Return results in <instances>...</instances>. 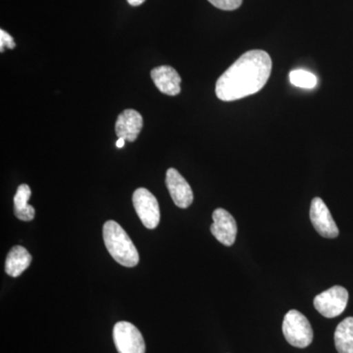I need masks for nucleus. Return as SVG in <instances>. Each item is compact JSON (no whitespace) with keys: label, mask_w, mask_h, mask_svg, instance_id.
Wrapping results in <instances>:
<instances>
[{"label":"nucleus","mask_w":353,"mask_h":353,"mask_svg":"<svg viewBox=\"0 0 353 353\" xmlns=\"http://www.w3.org/2000/svg\"><path fill=\"white\" fill-rule=\"evenodd\" d=\"M272 60L264 50H250L241 55L216 83L215 92L223 101L245 99L259 92L270 78Z\"/></svg>","instance_id":"obj_1"},{"label":"nucleus","mask_w":353,"mask_h":353,"mask_svg":"<svg viewBox=\"0 0 353 353\" xmlns=\"http://www.w3.org/2000/svg\"><path fill=\"white\" fill-rule=\"evenodd\" d=\"M103 240L111 256L125 267L139 264L138 250L125 230L115 221H108L103 226Z\"/></svg>","instance_id":"obj_2"},{"label":"nucleus","mask_w":353,"mask_h":353,"mask_svg":"<svg viewBox=\"0 0 353 353\" xmlns=\"http://www.w3.org/2000/svg\"><path fill=\"white\" fill-rule=\"evenodd\" d=\"M282 329L285 340L292 347L305 348L312 343L313 330L310 322L296 309L285 314Z\"/></svg>","instance_id":"obj_3"},{"label":"nucleus","mask_w":353,"mask_h":353,"mask_svg":"<svg viewBox=\"0 0 353 353\" xmlns=\"http://www.w3.org/2000/svg\"><path fill=\"white\" fill-rule=\"evenodd\" d=\"M113 339L119 353H145L143 334L132 323H116L113 329Z\"/></svg>","instance_id":"obj_4"},{"label":"nucleus","mask_w":353,"mask_h":353,"mask_svg":"<svg viewBox=\"0 0 353 353\" xmlns=\"http://www.w3.org/2000/svg\"><path fill=\"white\" fill-rule=\"evenodd\" d=\"M348 292L341 285H334L315 296L313 304L320 314L326 318L340 316L347 308Z\"/></svg>","instance_id":"obj_5"},{"label":"nucleus","mask_w":353,"mask_h":353,"mask_svg":"<svg viewBox=\"0 0 353 353\" xmlns=\"http://www.w3.org/2000/svg\"><path fill=\"white\" fill-rule=\"evenodd\" d=\"M132 204L137 214L148 229H155L160 222V208L157 197L145 188H139L132 194Z\"/></svg>","instance_id":"obj_6"},{"label":"nucleus","mask_w":353,"mask_h":353,"mask_svg":"<svg viewBox=\"0 0 353 353\" xmlns=\"http://www.w3.org/2000/svg\"><path fill=\"white\" fill-rule=\"evenodd\" d=\"M310 220L317 233L324 238L334 239L340 234L329 208L320 197L311 202Z\"/></svg>","instance_id":"obj_7"},{"label":"nucleus","mask_w":353,"mask_h":353,"mask_svg":"<svg viewBox=\"0 0 353 353\" xmlns=\"http://www.w3.org/2000/svg\"><path fill=\"white\" fill-rule=\"evenodd\" d=\"M210 231L214 238L226 246L233 245L238 234V226L233 216L223 208L216 209L212 215Z\"/></svg>","instance_id":"obj_8"},{"label":"nucleus","mask_w":353,"mask_h":353,"mask_svg":"<svg viewBox=\"0 0 353 353\" xmlns=\"http://www.w3.org/2000/svg\"><path fill=\"white\" fill-rule=\"evenodd\" d=\"M166 185L174 203L178 208H188L194 201V192L190 183L176 169L167 170Z\"/></svg>","instance_id":"obj_9"},{"label":"nucleus","mask_w":353,"mask_h":353,"mask_svg":"<svg viewBox=\"0 0 353 353\" xmlns=\"http://www.w3.org/2000/svg\"><path fill=\"white\" fill-rule=\"evenodd\" d=\"M143 126V120L141 114L134 109H126L118 116L116 121V136L118 139L122 138L132 143L138 139Z\"/></svg>","instance_id":"obj_10"},{"label":"nucleus","mask_w":353,"mask_h":353,"mask_svg":"<svg viewBox=\"0 0 353 353\" xmlns=\"http://www.w3.org/2000/svg\"><path fill=\"white\" fill-rule=\"evenodd\" d=\"M152 79L154 85L162 94L175 97L181 92V79L178 72L168 65L157 67L152 71Z\"/></svg>","instance_id":"obj_11"},{"label":"nucleus","mask_w":353,"mask_h":353,"mask_svg":"<svg viewBox=\"0 0 353 353\" xmlns=\"http://www.w3.org/2000/svg\"><path fill=\"white\" fill-rule=\"evenodd\" d=\"M32 262V256L25 248L16 245L7 254L6 272L11 277H19L28 269Z\"/></svg>","instance_id":"obj_12"},{"label":"nucleus","mask_w":353,"mask_h":353,"mask_svg":"<svg viewBox=\"0 0 353 353\" xmlns=\"http://www.w3.org/2000/svg\"><path fill=\"white\" fill-rule=\"evenodd\" d=\"M32 192L29 185L23 183L19 185L14 196V214L18 219L32 221L36 215V210L29 204Z\"/></svg>","instance_id":"obj_13"},{"label":"nucleus","mask_w":353,"mask_h":353,"mask_svg":"<svg viewBox=\"0 0 353 353\" xmlns=\"http://www.w3.org/2000/svg\"><path fill=\"white\" fill-rule=\"evenodd\" d=\"M334 345L339 353H353V317L345 318L336 327Z\"/></svg>","instance_id":"obj_14"},{"label":"nucleus","mask_w":353,"mask_h":353,"mask_svg":"<svg viewBox=\"0 0 353 353\" xmlns=\"http://www.w3.org/2000/svg\"><path fill=\"white\" fill-rule=\"evenodd\" d=\"M290 81L296 87L313 88L317 85V78L314 74L305 70H294L290 73Z\"/></svg>","instance_id":"obj_15"},{"label":"nucleus","mask_w":353,"mask_h":353,"mask_svg":"<svg viewBox=\"0 0 353 353\" xmlns=\"http://www.w3.org/2000/svg\"><path fill=\"white\" fill-rule=\"evenodd\" d=\"M216 8L225 11H233L240 8L243 0H208Z\"/></svg>","instance_id":"obj_16"},{"label":"nucleus","mask_w":353,"mask_h":353,"mask_svg":"<svg viewBox=\"0 0 353 353\" xmlns=\"http://www.w3.org/2000/svg\"><path fill=\"white\" fill-rule=\"evenodd\" d=\"M16 44L14 43V39L8 32L4 31V30H0V51L3 52L6 48L9 50H14Z\"/></svg>","instance_id":"obj_17"},{"label":"nucleus","mask_w":353,"mask_h":353,"mask_svg":"<svg viewBox=\"0 0 353 353\" xmlns=\"http://www.w3.org/2000/svg\"><path fill=\"white\" fill-rule=\"evenodd\" d=\"M128 3L132 6H139L145 1V0H127Z\"/></svg>","instance_id":"obj_18"},{"label":"nucleus","mask_w":353,"mask_h":353,"mask_svg":"<svg viewBox=\"0 0 353 353\" xmlns=\"http://www.w3.org/2000/svg\"><path fill=\"white\" fill-rule=\"evenodd\" d=\"M125 141H126V139L122 138L118 139V141H116V146H117L118 148H122L123 146L125 145Z\"/></svg>","instance_id":"obj_19"}]
</instances>
